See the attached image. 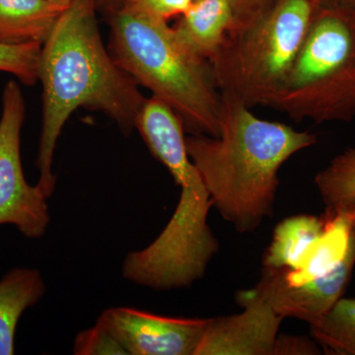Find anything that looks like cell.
<instances>
[{
  "instance_id": "obj_1",
  "label": "cell",
  "mask_w": 355,
  "mask_h": 355,
  "mask_svg": "<svg viewBox=\"0 0 355 355\" xmlns=\"http://www.w3.org/2000/svg\"><path fill=\"white\" fill-rule=\"evenodd\" d=\"M94 0H73L42 46L43 125L36 167L46 198L55 193L53 156L65 123L78 108L101 111L128 135L146 98L103 44Z\"/></svg>"
},
{
  "instance_id": "obj_2",
  "label": "cell",
  "mask_w": 355,
  "mask_h": 355,
  "mask_svg": "<svg viewBox=\"0 0 355 355\" xmlns=\"http://www.w3.org/2000/svg\"><path fill=\"white\" fill-rule=\"evenodd\" d=\"M221 96L218 137H186L187 150L223 218L239 233L253 232L272 216L280 168L317 137L261 120L235 98Z\"/></svg>"
},
{
  "instance_id": "obj_3",
  "label": "cell",
  "mask_w": 355,
  "mask_h": 355,
  "mask_svg": "<svg viewBox=\"0 0 355 355\" xmlns=\"http://www.w3.org/2000/svg\"><path fill=\"white\" fill-rule=\"evenodd\" d=\"M110 53L153 96L169 105L184 132L217 137L222 96L209 62L186 50L166 21L123 6L111 13Z\"/></svg>"
},
{
  "instance_id": "obj_4",
  "label": "cell",
  "mask_w": 355,
  "mask_h": 355,
  "mask_svg": "<svg viewBox=\"0 0 355 355\" xmlns=\"http://www.w3.org/2000/svg\"><path fill=\"white\" fill-rule=\"evenodd\" d=\"M321 0H275L258 19L228 32L210 60L222 95L270 107L286 83Z\"/></svg>"
},
{
  "instance_id": "obj_5",
  "label": "cell",
  "mask_w": 355,
  "mask_h": 355,
  "mask_svg": "<svg viewBox=\"0 0 355 355\" xmlns=\"http://www.w3.org/2000/svg\"><path fill=\"white\" fill-rule=\"evenodd\" d=\"M296 121L355 118V6H320L270 106Z\"/></svg>"
},
{
  "instance_id": "obj_6",
  "label": "cell",
  "mask_w": 355,
  "mask_h": 355,
  "mask_svg": "<svg viewBox=\"0 0 355 355\" xmlns=\"http://www.w3.org/2000/svg\"><path fill=\"white\" fill-rule=\"evenodd\" d=\"M25 100L19 84L7 83L0 116V226L12 225L28 239H39L50 224L48 198L38 184L31 186L23 171L21 132Z\"/></svg>"
},
{
  "instance_id": "obj_7",
  "label": "cell",
  "mask_w": 355,
  "mask_h": 355,
  "mask_svg": "<svg viewBox=\"0 0 355 355\" xmlns=\"http://www.w3.org/2000/svg\"><path fill=\"white\" fill-rule=\"evenodd\" d=\"M97 323L128 355H195L207 319L159 316L135 308L114 307L105 310Z\"/></svg>"
},
{
  "instance_id": "obj_8",
  "label": "cell",
  "mask_w": 355,
  "mask_h": 355,
  "mask_svg": "<svg viewBox=\"0 0 355 355\" xmlns=\"http://www.w3.org/2000/svg\"><path fill=\"white\" fill-rule=\"evenodd\" d=\"M236 302L240 314L207 319L195 355H273L284 318L254 288L238 291Z\"/></svg>"
},
{
  "instance_id": "obj_9",
  "label": "cell",
  "mask_w": 355,
  "mask_h": 355,
  "mask_svg": "<svg viewBox=\"0 0 355 355\" xmlns=\"http://www.w3.org/2000/svg\"><path fill=\"white\" fill-rule=\"evenodd\" d=\"M355 266V224L347 253L330 272L300 286H287L263 268L254 291L284 318H295L312 324L319 321L343 297Z\"/></svg>"
},
{
  "instance_id": "obj_10",
  "label": "cell",
  "mask_w": 355,
  "mask_h": 355,
  "mask_svg": "<svg viewBox=\"0 0 355 355\" xmlns=\"http://www.w3.org/2000/svg\"><path fill=\"white\" fill-rule=\"evenodd\" d=\"M323 233L306 248L295 270L266 268L287 286H300L323 277L336 268L349 250L355 224V205L335 212L324 211Z\"/></svg>"
},
{
  "instance_id": "obj_11",
  "label": "cell",
  "mask_w": 355,
  "mask_h": 355,
  "mask_svg": "<svg viewBox=\"0 0 355 355\" xmlns=\"http://www.w3.org/2000/svg\"><path fill=\"white\" fill-rule=\"evenodd\" d=\"M232 25L230 0H193L173 29L187 51L200 60L210 62Z\"/></svg>"
},
{
  "instance_id": "obj_12",
  "label": "cell",
  "mask_w": 355,
  "mask_h": 355,
  "mask_svg": "<svg viewBox=\"0 0 355 355\" xmlns=\"http://www.w3.org/2000/svg\"><path fill=\"white\" fill-rule=\"evenodd\" d=\"M46 291L42 273L36 268H12L0 279V355L15 354L21 317L44 297Z\"/></svg>"
},
{
  "instance_id": "obj_13",
  "label": "cell",
  "mask_w": 355,
  "mask_h": 355,
  "mask_svg": "<svg viewBox=\"0 0 355 355\" xmlns=\"http://www.w3.org/2000/svg\"><path fill=\"white\" fill-rule=\"evenodd\" d=\"M65 9L49 0H0V43L43 44Z\"/></svg>"
},
{
  "instance_id": "obj_14",
  "label": "cell",
  "mask_w": 355,
  "mask_h": 355,
  "mask_svg": "<svg viewBox=\"0 0 355 355\" xmlns=\"http://www.w3.org/2000/svg\"><path fill=\"white\" fill-rule=\"evenodd\" d=\"M323 216L299 214L275 226L272 241L263 254V268L295 270L306 248L323 233Z\"/></svg>"
},
{
  "instance_id": "obj_15",
  "label": "cell",
  "mask_w": 355,
  "mask_h": 355,
  "mask_svg": "<svg viewBox=\"0 0 355 355\" xmlns=\"http://www.w3.org/2000/svg\"><path fill=\"white\" fill-rule=\"evenodd\" d=\"M327 212L355 205V146L338 154L315 177Z\"/></svg>"
},
{
  "instance_id": "obj_16",
  "label": "cell",
  "mask_w": 355,
  "mask_h": 355,
  "mask_svg": "<svg viewBox=\"0 0 355 355\" xmlns=\"http://www.w3.org/2000/svg\"><path fill=\"white\" fill-rule=\"evenodd\" d=\"M310 328L315 340L326 352L355 355V298H340Z\"/></svg>"
},
{
  "instance_id": "obj_17",
  "label": "cell",
  "mask_w": 355,
  "mask_h": 355,
  "mask_svg": "<svg viewBox=\"0 0 355 355\" xmlns=\"http://www.w3.org/2000/svg\"><path fill=\"white\" fill-rule=\"evenodd\" d=\"M42 46L38 43H0V71L13 74L25 85L36 83L39 80Z\"/></svg>"
},
{
  "instance_id": "obj_18",
  "label": "cell",
  "mask_w": 355,
  "mask_h": 355,
  "mask_svg": "<svg viewBox=\"0 0 355 355\" xmlns=\"http://www.w3.org/2000/svg\"><path fill=\"white\" fill-rule=\"evenodd\" d=\"M73 354L76 355H128L127 350L101 324L80 331L74 340Z\"/></svg>"
},
{
  "instance_id": "obj_19",
  "label": "cell",
  "mask_w": 355,
  "mask_h": 355,
  "mask_svg": "<svg viewBox=\"0 0 355 355\" xmlns=\"http://www.w3.org/2000/svg\"><path fill=\"white\" fill-rule=\"evenodd\" d=\"M193 0H125L123 6L146 14L156 19L166 21L184 15Z\"/></svg>"
},
{
  "instance_id": "obj_20",
  "label": "cell",
  "mask_w": 355,
  "mask_h": 355,
  "mask_svg": "<svg viewBox=\"0 0 355 355\" xmlns=\"http://www.w3.org/2000/svg\"><path fill=\"white\" fill-rule=\"evenodd\" d=\"M273 1L275 0H230L233 9L232 30L242 29L253 23Z\"/></svg>"
},
{
  "instance_id": "obj_21",
  "label": "cell",
  "mask_w": 355,
  "mask_h": 355,
  "mask_svg": "<svg viewBox=\"0 0 355 355\" xmlns=\"http://www.w3.org/2000/svg\"><path fill=\"white\" fill-rule=\"evenodd\" d=\"M316 343L304 336H277L273 355L320 354Z\"/></svg>"
},
{
  "instance_id": "obj_22",
  "label": "cell",
  "mask_w": 355,
  "mask_h": 355,
  "mask_svg": "<svg viewBox=\"0 0 355 355\" xmlns=\"http://www.w3.org/2000/svg\"><path fill=\"white\" fill-rule=\"evenodd\" d=\"M96 6L106 7L110 12L118 10L125 3V0H94Z\"/></svg>"
},
{
  "instance_id": "obj_23",
  "label": "cell",
  "mask_w": 355,
  "mask_h": 355,
  "mask_svg": "<svg viewBox=\"0 0 355 355\" xmlns=\"http://www.w3.org/2000/svg\"><path fill=\"white\" fill-rule=\"evenodd\" d=\"M49 1L51 2V3L55 4V6L67 8L73 0H49Z\"/></svg>"
},
{
  "instance_id": "obj_24",
  "label": "cell",
  "mask_w": 355,
  "mask_h": 355,
  "mask_svg": "<svg viewBox=\"0 0 355 355\" xmlns=\"http://www.w3.org/2000/svg\"><path fill=\"white\" fill-rule=\"evenodd\" d=\"M340 1H347V3L354 4V6H355V0H340Z\"/></svg>"
}]
</instances>
